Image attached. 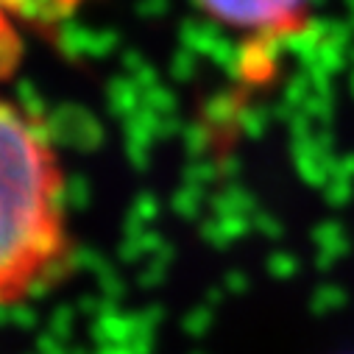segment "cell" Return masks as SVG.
<instances>
[{"label": "cell", "mask_w": 354, "mask_h": 354, "mask_svg": "<svg viewBox=\"0 0 354 354\" xmlns=\"http://www.w3.org/2000/svg\"><path fill=\"white\" fill-rule=\"evenodd\" d=\"M196 6L245 45L251 84L274 70V50L296 39L310 20V0H196Z\"/></svg>", "instance_id": "7a4b0ae2"}, {"label": "cell", "mask_w": 354, "mask_h": 354, "mask_svg": "<svg viewBox=\"0 0 354 354\" xmlns=\"http://www.w3.org/2000/svg\"><path fill=\"white\" fill-rule=\"evenodd\" d=\"M84 0H0V84L17 75L26 53L23 28H50L73 17Z\"/></svg>", "instance_id": "3957f363"}, {"label": "cell", "mask_w": 354, "mask_h": 354, "mask_svg": "<svg viewBox=\"0 0 354 354\" xmlns=\"http://www.w3.org/2000/svg\"><path fill=\"white\" fill-rule=\"evenodd\" d=\"M70 259L62 159L39 118L0 98V307L50 288Z\"/></svg>", "instance_id": "6da1fadb"}]
</instances>
